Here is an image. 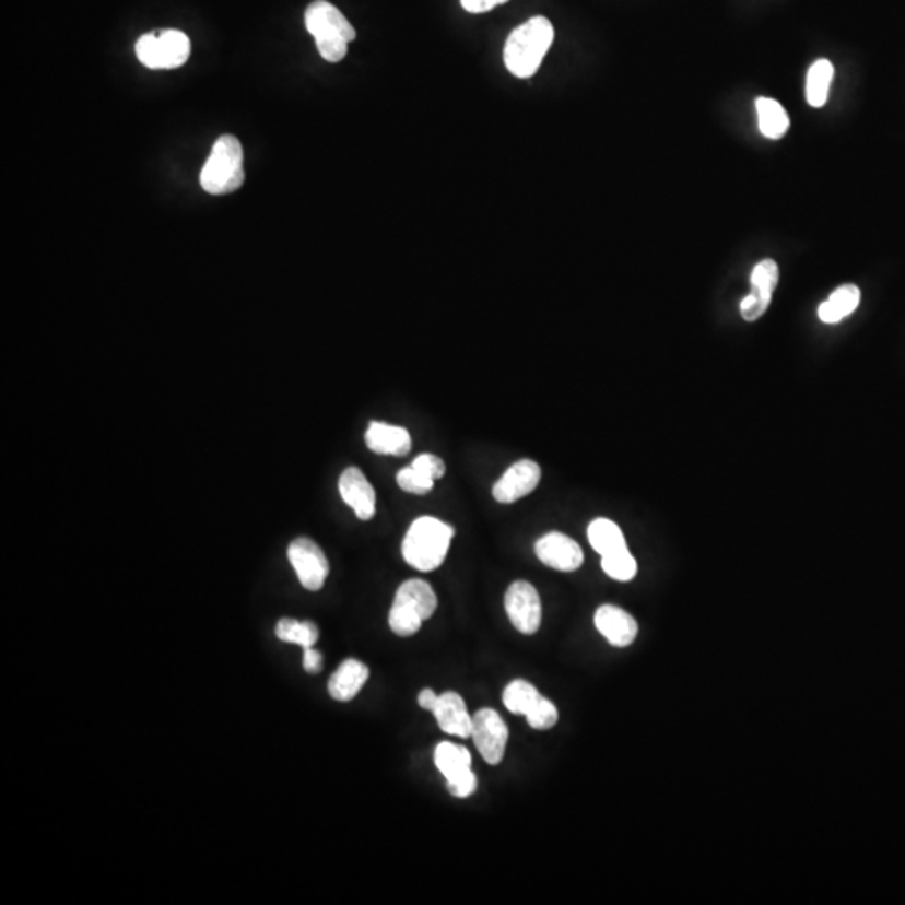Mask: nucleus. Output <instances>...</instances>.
I'll return each mask as SVG.
<instances>
[{"label": "nucleus", "mask_w": 905, "mask_h": 905, "mask_svg": "<svg viewBox=\"0 0 905 905\" xmlns=\"http://www.w3.org/2000/svg\"><path fill=\"white\" fill-rule=\"evenodd\" d=\"M553 37L555 33L552 22L542 15L528 19L518 25L517 30L512 31L503 49V59L508 71L520 80L532 78L549 52Z\"/></svg>", "instance_id": "1"}, {"label": "nucleus", "mask_w": 905, "mask_h": 905, "mask_svg": "<svg viewBox=\"0 0 905 905\" xmlns=\"http://www.w3.org/2000/svg\"><path fill=\"white\" fill-rule=\"evenodd\" d=\"M452 536L451 525L438 518H416L402 540V557L416 571H436L445 562Z\"/></svg>", "instance_id": "2"}, {"label": "nucleus", "mask_w": 905, "mask_h": 905, "mask_svg": "<svg viewBox=\"0 0 905 905\" xmlns=\"http://www.w3.org/2000/svg\"><path fill=\"white\" fill-rule=\"evenodd\" d=\"M306 27L327 62L342 61L348 55L349 43L356 39V30L351 22L327 0H316L307 8Z\"/></svg>", "instance_id": "3"}, {"label": "nucleus", "mask_w": 905, "mask_h": 905, "mask_svg": "<svg viewBox=\"0 0 905 905\" xmlns=\"http://www.w3.org/2000/svg\"><path fill=\"white\" fill-rule=\"evenodd\" d=\"M438 597L430 584L411 578L399 587L389 611V627L399 637L414 636L421 624L435 614Z\"/></svg>", "instance_id": "4"}, {"label": "nucleus", "mask_w": 905, "mask_h": 905, "mask_svg": "<svg viewBox=\"0 0 905 905\" xmlns=\"http://www.w3.org/2000/svg\"><path fill=\"white\" fill-rule=\"evenodd\" d=\"M244 150L232 134L219 138L201 169V188L210 195H226L244 185Z\"/></svg>", "instance_id": "5"}, {"label": "nucleus", "mask_w": 905, "mask_h": 905, "mask_svg": "<svg viewBox=\"0 0 905 905\" xmlns=\"http://www.w3.org/2000/svg\"><path fill=\"white\" fill-rule=\"evenodd\" d=\"M137 56L141 64L150 69H175L190 58L191 44L180 31H162L144 34L138 39Z\"/></svg>", "instance_id": "6"}, {"label": "nucleus", "mask_w": 905, "mask_h": 905, "mask_svg": "<svg viewBox=\"0 0 905 905\" xmlns=\"http://www.w3.org/2000/svg\"><path fill=\"white\" fill-rule=\"evenodd\" d=\"M471 740L489 765H499L507 750V725L495 709H480L473 715Z\"/></svg>", "instance_id": "7"}, {"label": "nucleus", "mask_w": 905, "mask_h": 905, "mask_svg": "<svg viewBox=\"0 0 905 905\" xmlns=\"http://www.w3.org/2000/svg\"><path fill=\"white\" fill-rule=\"evenodd\" d=\"M287 557L302 587H306L310 592L322 589L329 575V562L326 553L314 540L298 537L289 545Z\"/></svg>", "instance_id": "8"}, {"label": "nucleus", "mask_w": 905, "mask_h": 905, "mask_svg": "<svg viewBox=\"0 0 905 905\" xmlns=\"http://www.w3.org/2000/svg\"><path fill=\"white\" fill-rule=\"evenodd\" d=\"M505 609L508 619L518 633L532 636L542 624V602L536 587L525 580H517L505 593Z\"/></svg>", "instance_id": "9"}, {"label": "nucleus", "mask_w": 905, "mask_h": 905, "mask_svg": "<svg viewBox=\"0 0 905 905\" xmlns=\"http://www.w3.org/2000/svg\"><path fill=\"white\" fill-rule=\"evenodd\" d=\"M536 553L542 564L559 572H575L583 567L584 552L575 540L561 532H550L536 543Z\"/></svg>", "instance_id": "10"}, {"label": "nucleus", "mask_w": 905, "mask_h": 905, "mask_svg": "<svg viewBox=\"0 0 905 905\" xmlns=\"http://www.w3.org/2000/svg\"><path fill=\"white\" fill-rule=\"evenodd\" d=\"M540 477H542V471H540V467L536 461H517L495 483L493 496H495L496 502L505 503V505L517 502V499L530 495L537 489Z\"/></svg>", "instance_id": "11"}, {"label": "nucleus", "mask_w": 905, "mask_h": 905, "mask_svg": "<svg viewBox=\"0 0 905 905\" xmlns=\"http://www.w3.org/2000/svg\"><path fill=\"white\" fill-rule=\"evenodd\" d=\"M339 492L360 520H371L376 514V493L360 468H345L339 478Z\"/></svg>", "instance_id": "12"}, {"label": "nucleus", "mask_w": 905, "mask_h": 905, "mask_svg": "<svg viewBox=\"0 0 905 905\" xmlns=\"http://www.w3.org/2000/svg\"><path fill=\"white\" fill-rule=\"evenodd\" d=\"M593 622L597 631L615 647L631 646L639 633L636 619L612 603L600 606L593 615Z\"/></svg>", "instance_id": "13"}, {"label": "nucleus", "mask_w": 905, "mask_h": 905, "mask_svg": "<svg viewBox=\"0 0 905 905\" xmlns=\"http://www.w3.org/2000/svg\"><path fill=\"white\" fill-rule=\"evenodd\" d=\"M432 713L435 715L439 728L446 734L471 738L473 716L468 713L467 704H465L460 694L455 693V691H446V693L439 694Z\"/></svg>", "instance_id": "14"}, {"label": "nucleus", "mask_w": 905, "mask_h": 905, "mask_svg": "<svg viewBox=\"0 0 905 905\" xmlns=\"http://www.w3.org/2000/svg\"><path fill=\"white\" fill-rule=\"evenodd\" d=\"M366 446L377 455H391V457H404L413 448L410 433L401 426H392L388 423L373 421L367 427Z\"/></svg>", "instance_id": "15"}, {"label": "nucleus", "mask_w": 905, "mask_h": 905, "mask_svg": "<svg viewBox=\"0 0 905 905\" xmlns=\"http://www.w3.org/2000/svg\"><path fill=\"white\" fill-rule=\"evenodd\" d=\"M367 678H369V669L366 665L357 661V659H345L339 666L338 671L329 679L327 690L336 701L348 703V701L354 700L360 694V691L366 684Z\"/></svg>", "instance_id": "16"}, {"label": "nucleus", "mask_w": 905, "mask_h": 905, "mask_svg": "<svg viewBox=\"0 0 905 905\" xmlns=\"http://www.w3.org/2000/svg\"><path fill=\"white\" fill-rule=\"evenodd\" d=\"M860 304V289L854 284H845L841 285V287L835 289L826 298L825 302H822V306L819 307V317L822 322L825 324H837L841 320H844L845 317L850 316L851 313H855V309L859 307Z\"/></svg>", "instance_id": "17"}, {"label": "nucleus", "mask_w": 905, "mask_h": 905, "mask_svg": "<svg viewBox=\"0 0 905 905\" xmlns=\"http://www.w3.org/2000/svg\"><path fill=\"white\" fill-rule=\"evenodd\" d=\"M756 113H759V126L763 137L769 140H779L787 134L790 128V118L784 106L772 97H759L756 99Z\"/></svg>", "instance_id": "18"}, {"label": "nucleus", "mask_w": 905, "mask_h": 905, "mask_svg": "<svg viewBox=\"0 0 905 905\" xmlns=\"http://www.w3.org/2000/svg\"><path fill=\"white\" fill-rule=\"evenodd\" d=\"M587 536H589L590 545L599 553L600 557L627 549V542H625L621 527L615 521L609 520V518H596L589 525Z\"/></svg>", "instance_id": "19"}, {"label": "nucleus", "mask_w": 905, "mask_h": 905, "mask_svg": "<svg viewBox=\"0 0 905 905\" xmlns=\"http://www.w3.org/2000/svg\"><path fill=\"white\" fill-rule=\"evenodd\" d=\"M834 74V64L828 59H819L810 66L809 74H807V90H804L810 106L813 108L825 106Z\"/></svg>", "instance_id": "20"}, {"label": "nucleus", "mask_w": 905, "mask_h": 905, "mask_svg": "<svg viewBox=\"0 0 905 905\" xmlns=\"http://www.w3.org/2000/svg\"><path fill=\"white\" fill-rule=\"evenodd\" d=\"M543 696H540L539 691L533 684L527 683L524 679L512 681L505 691H503V704L507 706L512 715H532L533 709L539 706Z\"/></svg>", "instance_id": "21"}, {"label": "nucleus", "mask_w": 905, "mask_h": 905, "mask_svg": "<svg viewBox=\"0 0 905 905\" xmlns=\"http://www.w3.org/2000/svg\"><path fill=\"white\" fill-rule=\"evenodd\" d=\"M436 768L443 773L446 781L463 775V773L471 769V754L470 751L460 744L445 743L438 744L435 750Z\"/></svg>", "instance_id": "22"}, {"label": "nucleus", "mask_w": 905, "mask_h": 905, "mask_svg": "<svg viewBox=\"0 0 905 905\" xmlns=\"http://www.w3.org/2000/svg\"><path fill=\"white\" fill-rule=\"evenodd\" d=\"M275 634L279 639L289 644H297V646L314 647V644L319 640V628L310 621H295V619L284 618L279 621L275 627Z\"/></svg>", "instance_id": "23"}, {"label": "nucleus", "mask_w": 905, "mask_h": 905, "mask_svg": "<svg viewBox=\"0 0 905 905\" xmlns=\"http://www.w3.org/2000/svg\"><path fill=\"white\" fill-rule=\"evenodd\" d=\"M600 565H602V571L609 577L619 580V583H628L637 574L636 559H634L633 553L628 552V549H622L619 552L603 555Z\"/></svg>", "instance_id": "24"}, {"label": "nucleus", "mask_w": 905, "mask_h": 905, "mask_svg": "<svg viewBox=\"0 0 905 905\" xmlns=\"http://www.w3.org/2000/svg\"><path fill=\"white\" fill-rule=\"evenodd\" d=\"M778 281V263L772 259L762 260V262L754 266L753 272H751V291L762 292V294L772 295L773 297Z\"/></svg>", "instance_id": "25"}, {"label": "nucleus", "mask_w": 905, "mask_h": 905, "mask_svg": "<svg viewBox=\"0 0 905 905\" xmlns=\"http://www.w3.org/2000/svg\"><path fill=\"white\" fill-rule=\"evenodd\" d=\"M396 482H398L399 489L408 493H414V495H424L435 485L433 478L427 477L423 471L414 468L413 465L402 468L396 477Z\"/></svg>", "instance_id": "26"}, {"label": "nucleus", "mask_w": 905, "mask_h": 905, "mask_svg": "<svg viewBox=\"0 0 905 905\" xmlns=\"http://www.w3.org/2000/svg\"><path fill=\"white\" fill-rule=\"evenodd\" d=\"M527 721L528 725L532 726L533 729H539V731L553 728L559 721V712L555 704L543 697L539 706L533 709L532 715L527 716Z\"/></svg>", "instance_id": "27"}, {"label": "nucleus", "mask_w": 905, "mask_h": 905, "mask_svg": "<svg viewBox=\"0 0 905 905\" xmlns=\"http://www.w3.org/2000/svg\"><path fill=\"white\" fill-rule=\"evenodd\" d=\"M772 304V295L762 294V292L751 291L747 297L741 301V316L748 322L759 320L763 314L768 310Z\"/></svg>", "instance_id": "28"}, {"label": "nucleus", "mask_w": 905, "mask_h": 905, "mask_svg": "<svg viewBox=\"0 0 905 905\" xmlns=\"http://www.w3.org/2000/svg\"><path fill=\"white\" fill-rule=\"evenodd\" d=\"M478 787V779L477 775H474L473 769L470 772L463 773V775L457 776V778L449 779L446 781V788H448L449 794L452 797L457 798H468L477 791Z\"/></svg>", "instance_id": "29"}, {"label": "nucleus", "mask_w": 905, "mask_h": 905, "mask_svg": "<svg viewBox=\"0 0 905 905\" xmlns=\"http://www.w3.org/2000/svg\"><path fill=\"white\" fill-rule=\"evenodd\" d=\"M413 467L418 468V470L423 471L424 474L427 477L433 478V480H439V478L445 477L446 473V465L442 458L436 457V455H432V452H423L416 460L413 461Z\"/></svg>", "instance_id": "30"}, {"label": "nucleus", "mask_w": 905, "mask_h": 905, "mask_svg": "<svg viewBox=\"0 0 905 905\" xmlns=\"http://www.w3.org/2000/svg\"><path fill=\"white\" fill-rule=\"evenodd\" d=\"M508 0H461L465 11L471 14H483V12L492 11L496 5L505 4Z\"/></svg>", "instance_id": "31"}, {"label": "nucleus", "mask_w": 905, "mask_h": 905, "mask_svg": "<svg viewBox=\"0 0 905 905\" xmlns=\"http://www.w3.org/2000/svg\"><path fill=\"white\" fill-rule=\"evenodd\" d=\"M322 654L319 650L314 649V647H307L304 649V669H306L309 674H317L322 669Z\"/></svg>", "instance_id": "32"}, {"label": "nucleus", "mask_w": 905, "mask_h": 905, "mask_svg": "<svg viewBox=\"0 0 905 905\" xmlns=\"http://www.w3.org/2000/svg\"><path fill=\"white\" fill-rule=\"evenodd\" d=\"M436 701H438V694L433 690H423L420 696H418V704H420L421 708L426 709V712H433Z\"/></svg>", "instance_id": "33"}]
</instances>
